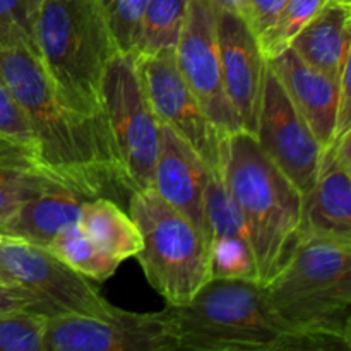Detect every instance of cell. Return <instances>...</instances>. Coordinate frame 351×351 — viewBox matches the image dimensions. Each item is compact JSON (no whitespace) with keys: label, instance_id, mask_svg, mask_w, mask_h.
<instances>
[{"label":"cell","instance_id":"cell-1","mask_svg":"<svg viewBox=\"0 0 351 351\" xmlns=\"http://www.w3.org/2000/svg\"><path fill=\"white\" fill-rule=\"evenodd\" d=\"M0 75L26 113L38 165L48 175L86 199L115 184L99 130L65 105L29 47H0Z\"/></svg>","mask_w":351,"mask_h":351},{"label":"cell","instance_id":"cell-2","mask_svg":"<svg viewBox=\"0 0 351 351\" xmlns=\"http://www.w3.org/2000/svg\"><path fill=\"white\" fill-rule=\"evenodd\" d=\"M219 167L245 223L257 281L266 285L300 242L304 195L245 130L219 139Z\"/></svg>","mask_w":351,"mask_h":351},{"label":"cell","instance_id":"cell-3","mask_svg":"<svg viewBox=\"0 0 351 351\" xmlns=\"http://www.w3.org/2000/svg\"><path fill=\"white\" fill-rule=\"evenodd\" d=\"M263 288L291 331L317 339L328 351L351 348V240L302 237Z\"/></svg>","mask_w":351,"mask_h":351},{"label":"cell","instance_id":"cell-4","mask_svg":"<svg viewBox=\"0 0 351 351\" xmlns=\"http://www.w3.org/2000/svg\"><path fill=\"white\" fill-rule=\"evenodd\" d=\"M33 40L58 96L95 123L105 141L99 86L117 47L99 0H38Z\"/></svg>","mask_w":351,"mask_h":351},{"label":"cell","instance_id":"cell-5","mask_svg":"<svg viewBox=\"0 0 351 351\" xmlns=\"http://www.w3.org/2000/svg\"><path fill=\"white\" fill-rule=\"evenodd\" d=\"M180 350L328 351L321 341L291 331L252 280H209L187 304L167 305Z\"/></svg>","mask_w":351,"mask_h":351},{"label":"cell","instance_id":"cell-6","mask_svg":"<svg viewBox=\"0 0 351 351\" xmlns=\"http://www.w3.org/2000/svg\"><path fill=\"white\" fill-rule=\"evenodd\" d=\"M129 215L141 233L136 259L146 280L167 305L187 304L211 280L204 233L154 187L130 192Z\"/></svg>","mask_w":351,"mask_h":351},{"label":"cell","instance_id":"cell-7","mask_svg":"<svg viewBox=\"0 0 351 351\" xmlns=\"http://www.w3.org/2000/svg\"><path fill=\"white\" fill-rule=\"evenodd\" d=\"M101 123L115 184L129 192L154 185L160 122L144 89L136 53L112 55L99 86Z\"/></svg>","mask_w":351,"mask_h":351},{"label":"cell","instance_id":"cell-8","mask_svg":"<svg viewBox=\"0 0 351 351\" xmlns=\"http://www.w3.org/2000/svg\"><path fill=\"white\" fill-rule=\"evenodd\" d=\"M45 351H178L170 308L161 312L119 311L105 317L58 314L47 317Z\"/></svg>","mask_w":351,"mask_h":351},{"label":"cell","instance_id":"cell-9","mask_svg":"<svg viewBox=\"0 0 351 351\" xmlns=\"http://www.w3.org/2000/svg\"><path fill=\"white\" fill-rule=\"evenodd\" d=\"M0 266L21 287L33 291L50 315L75 314L105 317L119 308L91 283L45 247L24 240H0Z\"/></svg>","mask_w":351,"mask_h":351},{"label":"cell","instance_id":"cell-10","mask_svg":"<svg viewBox=\"0 0 351 351\" xmlns=\"http://www.w3.org/2000/svg\"><path fill=\"white\" fill-rule=\"evenodd\" d=\"M257 143L281 173L307 195L317 177L322 147L267 64L256 125Z\"/></svg>","mask_w":351,"mask_h":351},{"label":"cell","instance_id":"cell-11","mask_svg":"<svg viewBox=\"0 0 351 351\" xmlns=\"http://www.w3.org/2000/svg\"><path fill=\"white\" fill-rule=\"evenodd\" d=\"M175 57L185 82L218 136L226 137L242 130L223 84L216 40V9L208 0H189Z\"/></svg>","mask_w":351,"mask_h":351},{"label":"cell","instance_id":"cell-12","mask_svg":"<svg viewBox=\"0 0 351 351\" xmlns=\"http://www.w3.org/2000/svg\"><path fill=\"white\" fill-rule=\"evenodd\" d=\"M137 60L144 89L158 122L180 134L201 154L208 167L215 168L219 163L221 137L185 82L177 65L175 48L137 55Z\"/></svg>","mask_w":351,"mask_h":351},{"label":"cell","instance_id":"cell-13","mask_svg":"<svg viewBox=\"0 0 351 351\" xmlns=\"http://www.w3.org/2000/svg\"><path fill=\"white\" fill-rule=\"evenodd\" d=\"M216 40L223 84L240 129L254 134L267 58L245 17L216 9Z\"/></svg>","mask_w":351,"mask_h":351},{"label":"cell","instance_id":"cell-14","mask_svg":"<svg viewBox=\"0 0 351 351\" xmlns=\"http://www.w3.org/2000/svg\"><path fill=\"white\" fill-rule=\"evenodd\" d=\"M305 235L351 240V130L322 149L317 177L304 197Z\"/></svg>","mask_w":351,"mask_h":351},{"label":"cell","instance_id":"cell-15","mask_svg":"<svg viewBox=\"0 0 351 351\" xmlns=\"http://www.w3.org/2000/svg\"><path fill=\"white\" fill-rule=\"evenodd\" d=\"M209 170L201 154L168 125L160 123L154 185L158 194L204 233V195ZM206 237V235H204Z\"/></svg>","mask_w":351,"mask_h":351},{"label":"cell","instance_id":"cell-16","mask_svg":"<svg viewBox=\"0 0 351 351\" xmlns=\"http://www.w3.org/2000/svg\"><path fill=\"white\" fill-rule=\"evenodd\" d=\"M267 64L324 149L335 141L338 129L339 81L305 64L291 48L269 58Z\"/></svg>","mask_w":351,"mask_h":351},{"label":"cell","instance_id":"cell-17","mask_svg":"<svg viewBox=\"0 0 351 351\" xmlns=\"http://www.w3.org/2000/svg\"><path fill=\"white\" fill-rule=\"evenodd\" d=\"M84 201L88 199L65 185L48 189L24 202L0 235L48 249L60 233L79 225Z\"/></svg>","mask_w":351,"mask_h":351},{"label":"cell","instance_id":"cell-18","mask_svg":"<svg viewBox=\"0 0 351 351\" xmlns=\"http://www.w3.org/2000/svg\"><path fill=\"white\" fill-rule=\"evenodd\" d=\"M351 7L329 0L317 16L302 27L290 48L311 67L339 81L351 58Z\"/></svg>","mask_w":351,"mask_h":351},{"label":"cell","instance_id":"cell-19","mask_svg":"<svg viewBox=\"0 0 351 351\" xmlns=\"http://www.w3.org/2000/svg\"><path fill=\"white\" fill-rule=\"evenodd\" d=\"M79 226L101 249L119 261H127L139 254L141 233L129 213L122 211L113 201L93 197L84 201Z\"/></svg>","mask_w":351,"mask_h":351},{"label":"cell","instance_id":"cell-20","mask_svg":"<svg viewBox=\"0 0 351 351\" xmlns=\"http://www.w3.org/2000/svg\"><path fill=\"white\" fill-rule=\"evenodd\" d=\"M58 185L64 184L33 161L0 149V230L24 202Z\"/></svg>","mask_w":351,"mask_h":351},{"label":"cell","instance_id":"cell-21","mask_svg":"<svg viewBox=\"0 0 351 351\" xmlns=\"http://www.w3.org/2000/svg\"><path fill=\"white\" fill-rule=\"evenodd\" d=\"M187 7L189 0H149L141 17L134 53L151 55L177 47Z\"/></svg>","mask_w":351,"mask_h":351},{"label":"cell","instance_id":"cell-22","mask_svg":"<svg viewBox=\"0 0 351 351\" xmlns=\"http://www.w3.org/2000/svg\"><path fill=\"white\" fill-rule=\"evenodd\" d=\"M48 250L60 257L67 266L81 273L91 281L110 280L117 273L122 261L110 256L105 249L89 239L79 225L65 230L48 247Z\"/></svg>","mask_w":351,"mask_h":351},{"label":"cell","instance_id":"cell-23","mask_svg":"<svg viewBox=\"0 0 351 351\" xmlns=\"http://www.w3.org/2000/svg\"><path fill=\"white\" fill-rule=\"evenodd\" d=\"M204 235L206 240L247 239V228L235 201L223 180L219 163L209 170L204 195Z\"/></svg>","mask_w":351,"mask_h":351},{"label":"cell","instance_id":"cell-24","mask_svg":"<svg viewBox=\"0 0 351 351\" xmlns=\"http://www.w3.org/2000/svg\"><path fill=\"white\" fill-rule=\"evenodd\" d=\"M328 2L329 0H287L273 26L259 38L264 57L269 60L290 48L302 27L311 23Z\"/></svg>","mask_w":351,"mask_h":351},{"label":"cell","instance_id":"cell-25","mask_svg":"<svg viewBox=\"0 0 351 351\" xmlns=\"http://www.w3.org/2000/svg\"><path fill=\"white\" fill-rule=\"evenodd\" d=\"M209 271L211 280L257 281V267L247 239L209 240ZM259 283V281H257Z\"/></svg>","mask_w":351,"mask_h":351},{"label":"cell","instance_id":"cell-26","mask_svg":"<svg viewBox=\"0 0 351 351\" xmlns=\"http://www.w3.org/2000/svg\"><path fill=\"white\" fill-rule=\"evenodd\" d=\"M0 146L9 147L38 165L33 130L27 122L26 113L7 88L2 75H0Z\"/></svg>","mask_w":351,"mask_h":351},{"label":"cell","instance_id":"cell-27","mask_svg":"<svg viewBox=\"0 0 351 351\" xmlns=\"http://www.w3.org/2000/svg\"><path fill=\"white\" fill-rule=\"evenodd\" d=\"M47 317L26 308L0 311V351H45Z\"/></svg>","mask_w":351,"mask_h":351},{"label":"cell","instance_id":"cell-28","mask_svg":"<svg viewBox=\"0 0 351 351\" xmlns=\"http://www.w3.org/2000/svg\"><path fill=\"white\" fill-rule=\"evenodd\" d=\"M149 0H99L117 50L134 53L141 17Z\"/></svg>","mask_w":351,"mask_h":351},{"label":"cell","instance_id":"cell-29","mask_svg":"<svg viewBox=\"0 0 351 351\" xmlns=\"http://www.w3.org/2000/svg\"><path fill=\"white\" fill-rule=\"evenodd\" d=\"M38 0H0V47H29Z\"/></svg>","mask_w":351,"mask_h":351},{"label":"cell","instance_id":"cell-30","mask_svg":"<svg viewBox=\"0 0 351 351\" xmlns=\"http://www.w3.org/2000/svg\"><path fill=\"white\" fill-rule=\"evenodd\" d=\"M285 3H287V0H249L247 21L252 26L257 38L263 36L273 26Z\"/></svg>","mask_w":351,"mask_h":351},{"label":"cell","instance_id":"cell-31","mask_svg":"<svg viewBox=\"0 0 351 351\" xmlns=\"http://www.w3.org/2000/svg\"><path fill=\"white\" fill-rule=\"evenodd\" d=\"M16 308H26L50 317L48 308L43 302L24 287H3L0 285V311H16Z\"/></svg>","mask_w":351,"mask_h":351},{"label":"cell","instance_id":"cell-32","mask_svg":"<svg viewBox=\"0 0 351 351\" xmlns=\"http://www.w3.org/2000/svg\"><path fill=\"white\" fill-rule=\"evenodd\" d=\"M215 9L218 10H228V12L239 14V16L245 17L249 14V0H208Z\"/></svg>","mask_w":351,"mask_h":351},{"label":"cell","instance_id":"cell-33","mask_svg":"<svg viewBox=\"0 0 351 351\" xmlns=\"http://www.w3.org/2000/svg\"><path fill=\"white\" fill-rule=\"evenodd\" d=\"M0 285H3V287H17L16 281L10 278V274L7 273V271L3 269L2 266H0ZM19 287H21V285H19Z\"/></svg>","mask_w":351,"mask_h":351},{"label":"cell","instance_id":"cell-34","mask_svg":"<svg viewBox=\"0 0 351 351\" xmlns=\"http://www.w3.org/2000/svg\"><path fill=\"white\" fill-rule=\"evenodd\" d=\"M331 2H336V3H341V5L351 7V0H331Z\"/></svg>","mask_w":351,"mask_h":351},{"label":"cell","instance_id":"cell-35","mask_svg":"<svg viewBox=\"0 0 351 351\" xmlns=\"http://www.w3.org/2000/svg\"><path fill=\"white\" fill-rule=\"evenodd\" d=\"M2 239H3V237H2V235H0V240H2Z\"/></svg>","mask_w":351,"mask_h":351},{"label":"cell","instance_id":"cell-36","mask_svg":"<svg viewBox=\"0 0 351 351\" xmlns=\"http://www.w3.org/2000/svg\"><path fill=\"white\" fill-rule=\"evenodd\" d=\"M2 147H3V146H2ZM7 149H9V147H7Z\"/></svg>","mask_w":351,"mask_h":351}]
</instances>
